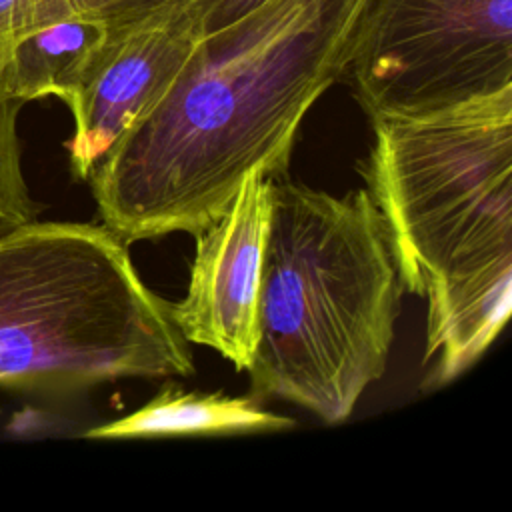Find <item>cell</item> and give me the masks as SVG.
<instances>
[{"label":"cell","instance_id":"obj_4","mask_svg":"<svg viewBox=\"0 0 512 512\" xmlns=\"http://www.w3.org/2000/svg\"><path fill=\"white\" fill-rule=\"evenodd\" d=\"M126 244L86 222L0 234V386L64 392L194 374L174 304L146 286Z\"/></svg>","mask_w":512,"mask_h":512},{"label":"cell","instance_id":"obj_9","mask_svg":"<svg viewBox=\"0 0 512 512\" xmlns=\"http://www.w3.org/2000/svg\"><path fill=\"white\" fill-rule=\"evenodd\" d=\"M110 36L104 24L84 18L60 20L28 32L0 56V92L22 104L48 96L68 104Z\"/></svg>","mask_w":512,"mask_h":512},{"label":"cell","instance_id":"obj_10","mask_svg":"<svg viewBox=\"0 0 512 512\" xmlns=\"http://www.w3.org/2000/svg\"><path fill=\"white\" fill-rule=\"evenodd\" d=\"M190 0H0V56L18 38L42 26L84 18L122 34L174 14Z\"/></svg>","mask_w":512,"mask_h":512},{"label":"cell","instance_id":"obj_2","mask_svg":"<svg viewBox=\"0 0 512 512\" xmlns=\"http://www.w3.org/2000/svg\"><path fill=\"white\" fill-rule=\"evenodd\" d=\"M360 170L402 288L426 298L424 388L464 374L512 308V88L372 122Z\"/></svg>","mask_w":512,"mask_h":512},{"label":"cell","instance_id":"obj_1","mask_svg":"<svg viewBox=\"0 0 512 512\" xmlns=\"http://www.w3.org/2000/svg\"><path fill=\"white\" fill-rule=\"evenodd\" d=\"M368 0H268L198 38L166 92L88 176L122 240L196 234L250 172L286 174L312 104L344 78Z\"/></svg>","mask_w":512,"mask_h":512},{"label":"cell","instance_id":"obj_7","mask_svg":"<svg viewBox=\"0 0 512 512\" xmlns=\"http://www.w3.org/2000/svg\"><path fill=\"white\" fill-rule=\"evenodd\" d=\"M200 38L188 6L110 36L76 96L66 104L72 174L88 180L118 136L172 84Z\"/></svg>","mask_w":512,"mask_h":512},{"label":"cell","instance_id":"obj_5","mask_svg":"<svg viewBox=\"0 0 512 512\" xmlns=\"http://www.w3.org/2000/svg\"><path fill=\"white\" fill-rule=\"evenodd\" d=\"M344 78L370 122L512 88V0H368Z\"/></svg>","mask_w":512,"mask_h":512},{"label":"cell","instance_id":"obj_11","mask_svg":"<svg viewBox=\"0 0 512 512\" xmlns=\"http://www.w3.org/2000/svg\"><path fill=\"white\" fill-rule=\"evenodd\" d=\"M22 102L0 92V234L28 224L38 216L22 170V146L16 130Z\"/></svg>","mask_w":512,"mask_h":512},{"label":"cell","instance_id":"obj_6","mask_svg":"<svg viewBox=\"0 0 512 512\" xmlns=\"http://www.w3.org/2000/svg\"><path fill=\"white\" fill-rule=\"evenodd\" d=\"M272 180L250 172L230 206L196 236L186 296L174 304L182 336L246 372L258 336L262 260L272 212Z\"/></svg>","mask_w":512,"mask_h":512},{"label":"cell","instance_id":"obj_12","mask_svg":"<svg viewBox=\"0 0 512 512\" xmlns=\"http://www.w3.org/2000/svg\"><path fill=\"white\" fill-rule=\"evenodd\" d=\"M268 0H190L188 10L198 26L200 36L214 32L252 12Z\"/></svg>","mask_w":512,"mask_h":512},{"label":"cell","instance_id":"obj_3","mask_svg":"<svg viewBox=\"0 0 512 512\" xmlns=\"http://www.w3.org/2000/svg\"><path fill=\"white\" fill-rule=\"evenodd\" d=\"M402 292L366 188L336 196L274 178L246 370L252 394L282 398L326 424L348 420L386 372Z\"/></svg>","mask_w":512,"mask_h":512},{"label":"cell","instance_id":"obj_8","mask_svg":"<svg viewBox=\"0 0 512 512\" xmlns=\"http://www.w3.org/2000/svg\"><path fill=\"white\" fill-rule=\"evenodd\" d=\"M254 394L230 396L224 392L182 390L174 382L152 396L142 408L118 420L86 430L84 438H174L280 432L294 428L288 416L260 406Z\"/></svg>","mask_w":512,"mask_h":512}]
</instances>
